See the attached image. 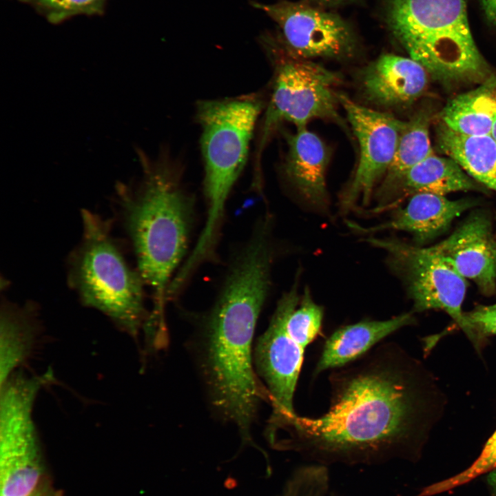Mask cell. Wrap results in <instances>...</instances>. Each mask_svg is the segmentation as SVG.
<instances>
[{"label": "cell", "mask_w": 496, "mask_h": 496, "mask_svg": "<svg viewBox=\"0 0 496 496\" xmlns=\"http://www.w3.org/2000/svg\"><path fill=\"white\" fill-rule=\"evenodd\" d=\"M328 411L296 414L272 439L278 448L324 462L371 463L415 449L435 419V386L398 344L378 346L354 366L332 372Z\"/></svg>", "instance_id": "cell-1"}, {"label": "cell", "mask_w": 496, "mask_h": 496, "mask_svg": "<svg viewBox=\"0 0 496 496\" xmlns=\"http://www.w3.org/2000/svg\"><path fill=\"white\" fill-rule=\"evenodd\" d=\"M272 259L270 236L253 232L232 260L208 318L205 364L213 403L243 432L260 397L251 343L269 290Z\"/></svg>", "instance_id": "cell-2"}, {"label": "cell", "mask_w": 496, "mask_h": 496, "mask_svg": "<svg viewBox=\"0 0 496 496\" xmlns=\"http://www.w3.org/2000/svg\"><path fill=\"white\" fill-rule=\"evenodd\" d=\"M118 193L138 271L153 293L151 322L161 323L171 277L187 250L192 203L176 177L160 165L148 167L138 189L120 187Z\"/></svg>", "instance_id": "cell-3"}, {"label": "cell", "mask_w": 496, "mask_h": 496, "mask_svg": "<svg viewBox=\"0 0 496 496\" xmlns=\"http://www.w3.org/2000/svg\"><path fill=\"white\" fill-rule=\"evenodd\" d=\"M386 20L410 58L434 79L459 83L489 77L470 30L466 0H388Z\"/></svg>", "instance_id": "cell-4"}, {"label": "cell", "mask_w": 496, "mask_h": 496, "mask_svg": "<svg viewBox=\"0 0 496 496\" xmlns=\"http://www.w3.org/2000/svg\"><path fill=\"white\" fill-rule=\"evenodd\" d=\"M261 109L260 101L249 97L200 101L197 105L207 213L189 256L194 262H202L213 251L226 201L247 161Z\"/></svg>", "instance_id": "cell-5"}, {"label": "cell", "mask_w": 496, "mask_h": 496, "mask_svg": "<svg viewBox=\"0 0 496 496\" xmlns=\"http://www.w3.org/2000/svg\"><path fill=\"white\" fill-rule=\"evenodd\" d=\"M83 236L70 259V282L82 302L136 337L145 316L143 284L127 263L108 222L83 209Z\"/></svg>", "instance_id": "cell-6"}, {"label": "cell", "mask_w": 496, "mask_h": 496, "mask_svg": "<svg viewBox=\"0 0 496 496\" xmlns=\"http://www.w3.org/2000/svg\"><path fill=\"white\" fill-rule=\"evenodd\" d=\"M44 381L12 375L1 386V496H33L45 488L44 467L32 419Z\"/></svg>", "instance_id": "cell-7"}, {"label": "cell", "mask_w": 496, "mask_h": 496, "mask_svg": "<svg viewBox=\"0 0 496 496\" xmlns=\"http://www.w3.org/2000/svg\"><path fill=\"white\" fill-rule=\"evenodd\" d=\"M365 241L386 253L389 265L404 282L415 311L442 310L466 335L462 311L466 279L433 246L422 247L395 238L369 236Z\"/></svg>", "instance_id": "cell-8"}, {"label": "cell", "mask_w": 496, "mask_h": 496, "mask_svg": "<svg viewBox=\"0 0 496 496\" xmlns=\"http://www.w3.org/2000/svg\"><path fill=\"white\" fill-rule=\"evenodd\" d=\"M285 54L276 65L262 144L282 121L293 123L297 128L307 127L313 118L344 123L337 111L338 99L334 92L340 76L318 64Z\"/></svg>", "instance_id": "cell-9"}, {"label": "cell", "mask_w": 496, "mask_h": 496, "mask_svg": "<svg viewBox=\"0 0 496 496\" xmlns=\"http://www.w3.org/2000/svg\"><path fill=\"white\" fill-rule=\"evenodd\" d=\"M298 278L278 301L269 324L256 347L257 369L266 384L273 408L268 432L297 414L293 396L305 349L290 336L287 321L300 300Z\"/></svg>", "instance_id": "cell-10"}, {"label": "cell", "mask_w": 496, "mask_h": 496, "mask_svg": "<svg viewBox=\"0 0 496 496\" xmlns=\"http://www.w3.org/2000/svg\"><path fill=\"white\" fill-rule=\"evenodd\" d=\"M360 147L359 162L352 180L340 198L342 211L358 201L370 203L375 185L386 174L393 159L406 122L386 112L362 106L344 94H338Z\"/></svg>", "instance_id": "cell-11"}, {"label": "cell", "mask_w": 496, "mask_h": 496, "mask_svg": "<svg viewBox=\"0 0 496 496\" xmlns=\"http://www.w3.org/2000/svg\"><path fill=\"white\" fill-rule=\"evenodd\" d=\"M280 27L285 52L299 59L338 58L351 54L355 39L348 23L338 15L303 2L273 4L251 2Z\"/></svg>", "instance_id": "cell-12"}, {"label": "cell", "mask_w": 496, "mask_h": 496, "mask_svg": "<svg viewBox=\"0 0 496 496\" xmlns=\"http://www.w3.org/2000/svg\"><path fill=\"white\" fill-rule=\"evenodd\" d=\"M485 296L496 293V240L489 217L471 214L446 239L433 246Z\"/></svg>", "instance_id": "cell-13"}, {"label": "cell", "mask_w": 496, "mask_h": 496, "mask_svg": "<svg viewBox=\"0 0 496 496\" xmlns=\"http://www.w3.org/2000/svg\"><path fill=\"white\" fill-rule=\"evenodd\" d=\"M476 205L471 199L451 200L442 195L417 192L386 221L369 227L348 221L347 225L354 231L364 234L384 231H406L413 236L416 242L422 245L443 234L454 219Z\"/></svg>", "instance_id": "cell-14"}, {"label": "cell", "mask_w": 496, "mask_h": 496, "mask_svg": "<svg viewBox=\"0 0 496 496\" xmlns=\"http://www.w3.org/2000/svg\"><path fill=\"white\" fill-rule=\"evenodd\" d=\"M428 72L411 58L385 54L362 72L361 86L365 97L384 107L409 105L425 91Z\"/></svg>", "instance_id": "cell-15"}, {"label": "cell", "mask_w": 496, "mask_h": 496, "mask_svg": "<svg viewBox=\"0 0 496 496\" xmlns=\"http://www.w3.org/2000/svg\"><path fill=\"white\" fill-rule=\"evenodd\" d=\"M285 172L299 194L313 207L325 211L329 206L326 171L329 154L326 145L307 127L288 134Z\"/></svg>", "instance_id": "cell-16"}, {"label": "cell", "mask_w": 496, "mask_h": 496, "mask_svg": "<svg viewBox=\"0 0 496 496\" xmlns=\"http://www.w3.org/2000/svg\"><path fill=\"white\" fill-rule=\"evenodd\" d=\"M415 322L413 313H406L389 320H364L340 327L325 341L313 375L355 360L389 335Z\"/></svg>", "instance_id": "cell-17"}, {"label": "cell", "mask_w": 496, "mask_h": 496, "mask_svg": "<svg viewBox=\"0 0 496 496\" xmlns=\"http://www.w3.org/2000/svg\"><path fill=\"white\" fill-rule=\"evenodd\" d=\"M473 179L452 158L434 153L409 169L375 207L380 212L393 207L402 192H427L445 196L459 191L478 189Z\"/></svg>", "instance_id": "cell-18"}, {"label": "cell", "mask_w": 496, "mask_h": 496, "mask_svg": "<svg viewBox=\"0 0 496 496\" xmlns=\"http://www.w3.org/2000/svg\"><path fill=\"white\" fill-rule=\"evenodd\" d=\"M439 150L473 179L496 192V141L491 134L468 135L443 123L437 131Z\"/></svg>", "instance_id": "cell-19"}, {"label": "cell", "mask_w": 496, "mask_h": 496, "mask_svg": "<svg viewBox=\"0 0 496 496\" xmlns=\"http://www.w3.org/2000/svg\"><path fill=\"white\" fill-rule=\"evenodd\" d=\"M496 114V77L489 76L477 88L460 94L444 107L442 118L450 129L464 134H491Z\"/></svg>", "instance_id": "cell-20"}, {"label": "cell", "mask_w": 496, "mask_h": 496, "mask_svg": "<svg viewBox=\"0 0 496 496\" xmlns=\"http://www.w3.org/2000/svg\"><path fill=\"white\" fill-rule=\"evenodd\" d=\"M34 340V326L28 309L3 303L0 319L1 386L29 356Z\"/></svg>", "instance_id": "cell-21"}, {"label": "cell", "mask_w": 496, "mask_h": 496, "mask_svg": "<svg viewBox=\"0 0 496 496\" xmlns=\"http://www.w3.org/2000/svg\"><path fill=\"white\" fill-rule=\"evenodd\" d=\"M429 116L424 112L417 113L406 122L393 159L379 189V201L409 169L434 153L429 136Z\"/></svg>", "instance_id": "cell-22"}, {"label": "cell", "mask_w": 496, "mask_h": 496, "mask_svg": "<svg viewBox=\"0 0 496 496\" xmlns=\"http://www.w3.org/2000/svg\"><path fill=\"white\" fill-rule=\"evenodd\" d=\"M323 315V308L314 302L309 289L306 288L298 304L287 318V330L305 349L320 333Z\"/></svg>", "instance_id": "cell-23"}, {"label": "cell", "mask_w": 496, "mask_h": 496, "mask_svg": "<svg viewBox=\"0 0 496 496\" xmlns=\"http://www.w3.org/2000/svg\"><path fill=\"white\" fill-rule=\"evenodd\" d=\"M496 468V430L487 440L477 459L466 470L424 488L419 496H432L464 485Z\"/></svg>", "instance_id": "cell-24"}, {"label": "cell", "mask_w": 496, "mask_h": 496, "mask_svg": "<svg viewBox=\"0 0 496 496\" xmlns=\"http://www.w3.org/2000/svg\"><path fill=\"white\" fill-rule=\"evenodd\" d=\"M41 12L52 23L77 14H100L106 0H19Z\"/></svg>", "instance_id": "cell-25"}, {"label": "cell", "mask_w": 496, "mask_h": 496, "mask_svg": "<svg viewBox=\"0 0 496 496\" xmlns=\"http://www.w3.org/2000/svg\"><path fill=\"white\" fill-rule=\"evenodd\" d=\"M468 326L466 336L477 351L480 352L487 338L496 335V303L478 305L468 312H464Z\"/></svg>", "instance_id": "cell-26"}, {"label": "cell", "mask_w": 496, "mask_h": 496, "mask_svg": "<svg viewBox=\"0 0 496 496\" xmlns=\"http://www.w3.org/2000/svg\"><path fill=\"white\" fill-rule=\"evenodd\" d=\"M481 2L486 19L496 26V0H481Z\"/></svg>", "instance_id": "cell-27"}, {"label": "cell", "mask_w": 496, "mask_h": 496, "mask_svg": "<svg viewBox=\"0 0 496 496\" xmlns=\"http://www.w3.org/2000/svg\"><path fill=\"white\" fill-rule=\"evenodd\" d=\"M33 496H56L55 495H52L50 493H48V490L46 489H43V490L40 491L39 493L35 494Z\"/></svg>", "instance_id": "cell-28"}, {"label": "cell", "mask_w": 496, "mask_h": 496, "mask_svg": "<svg viewBox=\"0 0 496 496\" xmlns=\"http://www.w3.org/2000/svg\"><path fill=\"white\" fill-rule=\"evenodd\" d=\"M491 135L494 138V139L496 141V114L493 121L492 131H491Z\"/></svg>", "instance_id": "cell-29"}, {"label": "cell", "mask_w": 496, "mask_h": 496, "mask_svg": "<svg viewBox=\"0 0 496 496\" xmlns=\"http://www.w3.org/2000/svg\"><path fill=\"white\" fill-rule=\"evenodd\" d=\"M339 1V0H329V1Z\"/></svg>", "instance_id": "cell-30"}, {"label": "cell", "mask_w": 496, "mask_h": 496, "mask_svg": "<svg viewBox=\"0 0 496 496\" xmlns=\"http://www.w3.org/2000/svg\"><path fill=\"white\" fill-rule=\"evenodd\" d=\"M323 1H329V0H323Z\"/></svg>", "instance_id": "cell-31"}]
</instances>
